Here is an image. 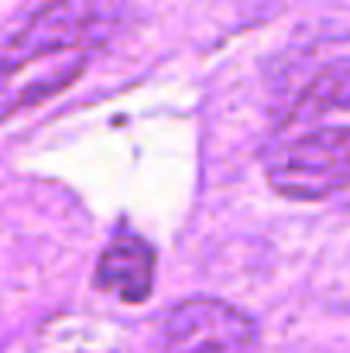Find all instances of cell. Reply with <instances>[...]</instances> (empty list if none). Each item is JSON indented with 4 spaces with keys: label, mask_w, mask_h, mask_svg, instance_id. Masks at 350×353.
Listing matches in <instances>:
<instances>
[{
    "label": "cell",
    "mask_w": 350,
    "mask_h": 353,
    "mask_svg": "<svg viewBox=\"0 0 350 353\" xmlns=\"http://www.w3.org/2000/svg\"><path fill=\"white\" fill-rule=\"evenodd\" d=\"M127 0H45L0 55V120L72 86Z\"/></svg>",
    "instance_id": "cell-1"
},
{
    "label": "cell",
    "mask_w": 350,
    "mask_h": 353,
    "mask_svg": "<svg viewBox=\"0 0 350 353\" xmlns=\"http://www.w3.org/2000/svg\"><path fill=\"white\" fill-rule=\"evenodd\" d=\"M268 179L292 199L344 196L350 203V120L285 127L268 161Z\"/></svg>",
    "instance_id": "cell-2"
},
{
    "label": "cell",
    "mask_w": 350,
    "mask_h": 353,
    "mask_svg": "<svg viewBox=\"0 0 350 353\" xmlns=\"http://www.w3.org/2000/svg\"><path fill=\"white\" fill-rule=\"evenodd\" d=\"M257 326L247 312L217 299L179 302L162 323L158 353H254Z\"/></svg>",
    "instance_id": "cell-3"
},
{
    "label": "cell",
    "mask_w": 350,
    "mask_h": 353,
    "mask_svg": "<svg viewBox=\"0 0 350 353\" xmlns=\"http://www.w3.org/2000/svg\"><path fill=\"white\" fill-rule=\"evenodd\" d=\"M97 285L124 302H144L155 285V250L141 236H117L97 264Z\"/></svg>",
    "instance_id": "cell-4"
},
{
    "label": "cell",
    "mask_w": 350,
    "mask_h": 353,
    "mask_svg": "<svg viewBox=\"0 0 350 353\" xmlns=\"http://www.w3.org/2000/svg\"><path fill=\"white\" fill-rule=\"evenodd\" d=\"M350 120V62H337L316 76V83L302 93L285 127H316Z\"/></svg>",
    "instance_id": "cell-5"
}]
</instances>
